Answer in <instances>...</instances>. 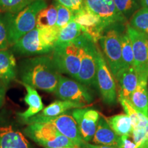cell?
<instances>
[{
  "instance_id": "obj_1",
  "label": "cell",
  "mask_w": 148,
  "mask_h": 148,
  "mask_svg": "<svg viewBox=\"0 0 148 148\" xmlns=\"http://www.w3.org/2000/svg\"><path fill=\"white\" fill-rule=\"evenodd\" d=\"M21 82L47 92H54L61 74L57 69L51 55L36 56L25 59L20 64Z\"/></svg>"
},
{
  "instance_id": "obj_2",
  "label": "cell",
  "mask_w": 148,
  "mask_h": 148,
  "mask_svg": "<svg viewBox=\"0 0 148 148\" xmlns=\"http://www.w3.org/2000/svg\"><path fill=\"white\" fill-rule=\"evenodd\" d=\"M47 6L45 0H34L16 13L3 14L10 45H13L19 38L36 27L37 15Z\"/></svg>"
},
{
  "instance_id": "obj_3",
  "label": "cell",
  "mask_w": 148,
  "mask_h": 148,
  "mask_svg": "<svg viewBox=\"0 0 148 148\" xmlns=\"http://www.w3.org/2000/svg\"><path fill=\"white\" fill-rule=\"evenodd\" d=\"M127 23H115L105 28L99 42L114 77L123 68L121 37Z\"/></svg>"
},
{
  "instance_id": "obj_4",
  "label": "cell",
  "mask_w": 148,
  "mask_h": 148,
  "mask_svg": "<svg viewBox=\"0 0 148 148\" xmlns=\"http://www.w3.org/2000/svg\"><path fill=\"white\" fill-rule=\"evenodd\" d=\"M80 51V68L76 80L89 88H97V43L88 35L82 33L74 40Z\"/></svg>"
},
{
  "instance_id": "obj_5",
  "label": "cell",
  "mask_w": 148,
  "mask_h": 148,
  "mask_svg": "<svg viewBox=\"0 0 148 148\" xmlns=\"http://www.w3.org/2000/svg\"><path fill=\"white\" fill-rule=\"evenodd\" d=\"M24 134L35 143L45 148H79L72 140L60 134L51 123L48 122L29 123L24 129Z\"/></svg>"
},
{
  "instance_id": "obj_6",
  "label": "cell",
  "mask_w": 148,
  "mask_h": 148,
  "mask_svg": "<svg viewBox=\"0 0 148 148\" xmlns=\"http://www.w3.org/2000/svg\"><path fill=\"white\" fill-rule=\"evenodd\" d=\"M51 57L60 74L64 73L76 80L80 68V51L75 40L55 46Z\"/></svg>"
},
{
  "instance_id": "obj_7",
  "label": "cell",
  "mask_w": 148,
  "mask_h": 148,
  "mask_svg": "<svg viewBox=\"0 0 148 148\" xmlns=\"http://www.w3.org/2000/svg\"><path fill=\"white\" fill-rule=\"evenodd\" d=\"M61 100H68L87 106L94 100L93 92L90 88L75 79L60 75L54 92Z\"/></svg>"
},
{
  "instance_id": "obj_8",
  "label": "cell",
  "mask_w": 148,
  "mask_h": 148,
  "mask_svg": "<svg viewBox=\"0 0 148 148\" xmlns=\"http://www.w3.org/2000/svg\"><path fill=\"white\" fill-rule=\"evenodd\" d=\"M97 83L103 102L108 106L115 105L117 102L115 79L99 48L97 55Z\"/></svg>"
},
{
  "instance_id": "obj_9",
  "label": "cell",
  "mask_w": 148,
  "mask_h": 148,
  "mask_svg": "<svg viewBox=\"0 0 148 148\" xmlns=\"http://www.w3.org/2000/svg\"><path fill=\"white\" fill-rule=\"evenodd\" d=\"M25 122L27 124L35 122H48L51 123L60 134L72 140L79 148L84 142L79 131L76 121L73 116L69 114L64 113L52 117L39 116L36 114Z\"/></svg>"
},
{
  "instance_id": "obj_10",
  "label": "cell",
  "mask_w": 148,
  "mask_h": 148,
  "mask_svg": "<svg viewBox=\"0 0 148 148\" xmlns=\"http://www.w3.org/2000/svg\"><path fill=\"white\" fill-rule=\"evenodd\" d=\"M127 33L132 44L134 68L138 79H148V35L133 28L127 23Z\"/></svg>"
},
{
  "instance_id": "obj_11",
  "label": "cell",
  "mask_w": 148,
  "mask_h": 148,
  "mask_svg": "<svg viewBox=\"0 0 148 148\" xmlns=\"http://www.w3.org/2000/svg\"><path fill=\"white\" fill-rule=\"evenodd\" d=\"M12 51L20 56H41L51 53L53 48L42 41L39 29H33L12 45Z\"/></svg>"
},
{
  "instance_id": "obj_12",
  "label": "cell",
  "mask_w": 148,
  "mask_h": 148,
  "mask_svg": "<svg viewBox=\"0 0 148 148\" xmlns=\"http://www.w3.org/2000/svg\"><path fill=\"white\" fill-rule=\"evenodd\" d=\"M101 113L92 108H78L73 109L71 115L76 121L79 131L83 140L91 142Z\"/></svg>"
},
{
  "instance_id": "obj_13",
  "label": "cell",
  "mask_w": 148,
  "mask_h": 148,
  "mask_svg": "<svg viewBox=\"0 0 148 148\" xmlns=\"http://www.w3.org/2000/svg\"><path fill=\"white\" fill-rule=\"evenodd\" d=\"M84 5L99 16L106 27L112 23L127 21L116 9L113 0H84Z\"/></svg>"
},
{
  "instance_id": "obj_14",
  "label": "cell",
  "mask_w": 148,
  "mask_h": 148,
  "mask_svg": "<svg viewBox=\"0 0 148 148\" xmlns=\"http://www.w3.org/2000/svg\"><path fill=\"white\" fill-rule=\"evenodd\" d=\"M73 20L80 25L82 32L88 35L95 43L99 41L105 28L107 27L101 18L87 8L83 7L73 14Z\"/></svg>"
},
{
  "instance_id": "obj_15",
  "label": "cell",
  "mask_w": 148,
  "mask_h": 148,
  "mask_svg": "<svg viewBox=\"0 0 148 148\" xmlns=\"http://www.w3.org/2000/svg\"><path fill=\"white\" fill-rule=\"evenodd\" d=\"M117 97L129 99L138 84V75L133 66L123 67L114 77Z\"/></svg>"
},
{
  "instance_id": "obj_16",
  "label": "cell",
  "mask_w": 148,
  "mask_h": 148,
  "mask_svg": "<svg viewBox=\"0 0 148 148\" xmlns=\"http://www.w3.org/2000/svg\"><path fill=\"white\" fill-rule=\"evenodd\" d=\"M0 148H34L25 135L11 125L0 126Z\"/></svg>"
},
{
  "instance_id": "obj_17",
  "label": "cell",
  "mask_w": 148,
  "mask_h": 148,
  "mask_svg": "<svg viewBox=\"0 0 148 148\" xmlns=\"http://www.w3.org/2000/svg\"><path fill=\"white\" fill-rule=\"evenodd\" d=\"M20 83L23 84L26 90V94L24 97V101L28 106V108L23 112H18V116L21 118L22 121H25L41 112L44 108V105L41 97L38 93L36 88L22 82L21 81Z\"/></svg>"
},
{
  "instance_id": "obj_18",
  "label": "cell",
  "mask_w": 148,
  "mask_h": 148,
  "mask_svg": "<svg viewBox=\"0 0 148 148\" xmlns=\"http://www.w3.org/2000/svg\"><path fill=\"white\" fill-rule=\"evenodd\" d=\"M119 136L113 132L103 114H100L99 121L97 125V128L91 142L97 145H116Z\"/></svg>"
},
{
  "instance_id": "obj_19",
  "label": "cell",
  "mask_w": 148,
  "mask_h": 148,
  "mask_svg": "<svg viewBox=\"0 0 148 148\" xmlns=\"http://www.w3.org/2000/svg\"><path fill=\"white\" fill-rule=\"evenodd\" d=\"M16 62L13 53L0 50V81L6 86L16 77Z\"/></svg>"
},
{
  "instance_id": "obj_20",
  "label": "cell",
  "mask_w": 148,
  "mask_h": 148,
  "mask_svg": "<svg viewBox=\"0 0 148 148\" xmlns=\"http://www.w3.org/2000/svg\"><path fill=\"white\" fill-rule=\"evenodd\" d=\"M148 79H138L136 89L130 97L133 106L140 113L148 117Z\"/></svg>"
},
{
  "instance_id": "obj_21",
  "label": "cell",
  "mask_w": 148,
  "mask_h": 148,
  "mask_svg": "<svg viewBox=\"0 0 148 148\" xmlns=\"http://www.w3.org/2000/svg\"><path fill=\"white\" fill-rule=\"evenodd\" d=\"M86 106L81 103L74 102L68 100H56L51 103L45 108L42 109L41 112L37 114L39 116L52 117L64 114L66 111L71 109L84 108Z\"/></svg>"
},
{
  "instance_id": "obj_22",
  "label": "cell",
  "mask_w": 148,
  "mask_h": 148,
  "mask_svg": "<svg viewBox=\"0 0 148 148\" xmlns=\"http://www.w3.org/2000/svg\"><path fill=\"white\" fill-rule=\"evenodd\" d=\"M109 126L118 136L130 134L132 131V125L130 117L125 113L115 114L112 116H105Z\"/></svg>"
},
{
  "instance_id": "obj_23",
  "label": "cell",
  "mask_w": 148,
  "mask_h": 148,
  "mask_svg": "<svg viewBox=\"0 0 148 148\" xmlns=\"http://www.w3.org/2000/svg\"><path fill=\"white\" fill-rule=\"evenodd\" d=\"M57 19V9L54 4L47 5L39 12L36 17V28L42 29L55 26Z\"/></svg>"
},
{
  "instance_id": "obj_24",
  "label": "cell",
  "mask_w": 148,
  "mask_h": 148,
  "mask_svg": "<svg viewBox=\"0 0 148 148\" xmlns=\"http://www.w3.org/2000/svg\"><path fill=\"white\" fill-rule=\"evenodd\" d=\"M82 33L80 25L74 21L73 18L64 28L60 30L55 46L69 43L76 39L77 37L82 34Z\"/></svg>"
},
{
  "instance_id": "obj_25",
  "label": "cell",
  "mask_w": 148,
  "mask_h": 148,
  "mask_svg": "<svg viewBox=\"0 0 148 148\" xmlns=\"http://www.w3.org/2000/svg\"><path fill=\"white\" fill-rule=\"evenodd\" d=\"M121 53L123 67H134V53H133L132 44L130 38L127 28L122 32L121 37Z\"/></svg>"
},
{
  "instance_id": "obj_26",
  "label": "cell",
  "mask_w": 148,
  "mask_h": 148,
  "mask_svg": "<svg viewBox=\"0 0 148 148\" xmlns=\"http://www.w3.org/2000/svg\"><path fill=\"white\" fill-rule=\"evenodd\" d=\"M129 25L138 32L148 35V8L142 7L130 18Z\"/></svg>"
},
{
  "instance_id": "obj_27",
  "label": "cell",
  "mask_w": 148,
  "mask_h": 148,
  "mask_svg": "<svg viewBox=\"0 0 148 148\" xmlns=\"http://www.w3.org/2000/svg\"><path fill=\"white\" fill-rule=\"evenodd\" d=\"M116 9L127 20L142 8L140 0H113Z\"/></svg>"
},
{
  "instance_id": "obj_28",
  "label": "cell",
  "mask_w": 148,
  "mask_h": 148,
  "mask_svg": "<svg viewBox=\"0 0 148 148\" xmlns=\"http://www.w3.org/2000/svg\"><path fill=\"white\" fill-rule=\"evenodd\" d=\"M34 0H0V14H14L23 10Z\"/></svg>"
},
{
  "instance_id": "obj_29",
  "label": "cell",
  "mask_w": 148,
  "mask_h": 148,
  "mask_svg": "<svg viewBox=\"0 0 148 148\" xmlns=\"http://www.w3.org/2000/svg\"><path fill=\"white\" fill-rule=\"evenodd\" d=\"M117 100H119L121 106L123 107L125 113L130 119L132 125V130L136 129L138 127V124H139L140 119H141V116L143 115V114L138 112L133 106L132 103L130 102V101L129 99H127L123 97H117Z\"/></svg>"
},
{
  "instance_id": "obj_30",
  "label": "cell",
  "mask_w": 148,
  "mask_h": 148,
  "mask_svg": "<svg viewBox=\"0 0 148 148\" xmlns=\"http://www.w3.org/2000/svg\"><path fill=\"white\" fill-rule=\"evenodd\" d=\"M55 5L57 9V19L55 27L60 31L73 19V13L69 8L60 3L56 2Z\"/></svg>"
},
{
  "instance_id": "obj_31",
  "label": "cell",
  "mask_w": 148,
  "mask_h": 148,
  "mask_svg": "<svg viewBox=\"0 0 148 148\" xmlns=\"http://www.w3.org/2000/svg\"><path fill=\"white\" fill-rule=\"evenodd\" d=\"M39 30L42 41L47 45L54 48L55 44L58 39L60 31L56 28L55 26L53 27H48V28L39 29Z\"/></svg>"
},
{
  "instance_id": "obj_32",
  "label": "cell",
  "mask_w": 148,
  "mask_h": 148,
  "mask_svg": "<svg viewBox=\"0 0 148 148\" xmlns=\"http://www.w3.org/2000/svg\"><path fill=\"white\" fill-rule=\"evenodd\" d=\"M8 31L4 15L0 14V50H6L9 47Z\"/></svg>"
},
{
  "instance_id": "obj_33",
  "label": "cell",
  "mask_w": 148,
  "mask_h": 148,
  "mask_svg": "<svg viewBox=\"0 0 148 148\" xmlns=\"http://www.w3.org/2000/svg\"><path fill=\"white\" fill-rule=\"evenodd\" d=\"M55 1L56 2L69 8L73 14L79 12L84 6V0H55Z\"/></svg>"
},
{
  "instance_id": "obj_34",
  "label": "cell",
  "mask_w": 148,
  "mask_h": 148,
  "mask_svg": "<svg viewBox=\"0 0 148 148\" xmlns=\"http://www.w3.org/2000/svg\"><path fill=\"white\" fill-rule=\"evenodd\" d=\"M117 147L119 148H138V146L133 140L132 134L119 136Z\"/></svg>"
},
{
  "instance_id": "obj_35",
  "label": "cell",
  "mask_w": 148,
  "mask_h": 148,
  "mask_svg": "<svg viewBox=\"0 0 148 148\" xmlns=\"http://www.w3.org/2000/svg\"><path fill=\"white\" fill-rule=\"evenodd\" d=\"M80 148H119L116 145H97V144L90 143L88 142L84 141Z\"/></svg>"
},
{
  "instance_id": "obj_36",
  "label": "cell",
  "mask_w": 148,
  "mask_h": 148,
  "mask_svg": "<svg viewBox=\"0 0 148 148\" xmlns=\"http://www.w3.org/2000/svg\"><path fill=\"white\" fill-rule=\"evenodd\" d=\"M6 87V85L3 84L1 81H0V108L3 106V102H4Z\"/></svg>"
},
{
  "instance_id": "obj_37",
  "label": "cell",
  "mask_w": 148,
  "mask_h": 148,
  "mask_svg": "<svg viewBox=\"0 0 148 148\" xmlns=\"http://www.w3.org/2000/svg\"><path fill=\"white\" fill-rule=\"evenodd\" d=\"M140 3L142 7L148 8V0H140Z\"/></svg>"
},
{
  "instance_id": "obj_38",
  "label": "cell",
  "mask_w": 148,
  "mask_h": 148,
  "mask_svg": "<svg viewBox=\"0 0 148 148\" xmlns=\"http://www.w3.org/2000/svg\"><path fill=\"white\" fill-rule=\"evenodd\" d=\"M138 148H148V140L142 143Z\"/></svg>"
},
{
  "instance_id": "obj_39",
  "label": "cell",
  "mask_w": 148,
  "mask_h": 148,
  "mask_svg": "<svg viewBox=\"0 0 148 148\" xmlns=\"http://www.w3.org/2000/svg\"><path fill=\"white\" fill-rule=\"evenodd\" d=\"M58 148H73V147H58Z\"/></svg>"
}]
</instances>
